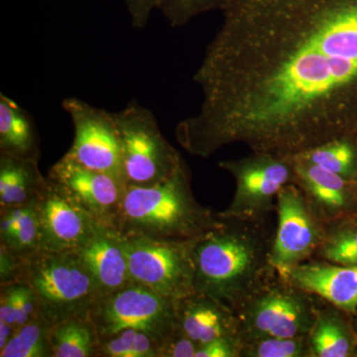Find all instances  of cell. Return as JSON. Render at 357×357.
Segmentation results:
<instances>
[{"label":"cell","mask_w":357,"mask_h":357,"mask_svg":"<svg viewBox=\"0 0 357 357\" xmlns=\"http://www.w3.org/2000/svg\"><path fill=\"white\" fill-rule=\"evenodd\" d=\"M222 13L194 75L201 107L176 128L188 153L357 142V0H229Z\"/></svg>","instance_id":"obj_1"},{"label":"cell","mask_w":357,"mask_h":357,"mask_svg":"<svg viewBox=\"0 0 357 357\" xmlns=\"http://www.w3.org/2000/svg\"><path fill=\"white\" fill-rule=\"evenodd\" d=\"M264 220L222 218L195 239V290L234 312L269 281L273 239Z\"/></svg>","instance_id":"obj_2"},{"label":"cell","mask_w":357,"mask_h":357,"mask_svg":"<svg viewBox=\"0 0 357 357\" xmlns=\"http://www.w3.org/2000/svg\"><path fill=\"white\" fill-rule=\"evenodd\" d=\"M222 218L198 203L185 161L171 177L150 185H128L114 229L126 237L191 241L218 227Z\"/></svg>","instance_id":"obj_3"},{"label":"cell","mask_w":357,"mask_h":357,"mask_svg":"<svg viewBox=\"0 0 357 357\" xmlns=\"http://www.w3.org/2000/svg\"><path fill=\"white\" fill-rule=\"evenodd\" d=\"M21 261V282L34 291L41 316L53 325L68 319H89L102 295L79 253L40 249Z\"/></svg>","instance_id":"obj_4"},{"label":"cell","mask_w":357,"mask_h":357,"mask_svg":"<svg viewBox=\"0 0 357 357\" xmlns=\"http://www.w3.org/2000/svg\"><path fill=\"white\" fill-rule=\"evenodd\" d=\"M314 297L274 275L236 312L241 347L259 338L307 337L319 309Z\"/></svg>","instance_id":"obj_5"},{"label":"cell","mask_w":357,"mask_h":357,"mask_svg":"<svg viewBox=\"0 0 357 357\" xmlns=\"http://www.w3.org/2000/svg\"><path fill=\"white\" fill-rule=\"evenodd\" d=\"M114 117L126 185L157 184L182 165L184 158L166 139L151 110L131 102L114 112Z\"/></svg>","instance_id":"obj_6"},{"label":"cell","mask_w":357,"mask_h":357,"mask_svg":"<svg viewBox=\"0 0 357 357\" xmlns=\"http://www.w3.org/2000/svg\"><path fill=\"white\" fill-rule=\"evenodd\" d=\"M177 302L141 284L102 296L89 319L100 340L126 330L146 333L161 344L178 330Z\"/></svg>","instance_id":"obj_7"},{"label":"cell","mask_w":357,"mask_h":357,"mask_svg":"<svg viewBox=\"0 0 357 357\" xmlns=\"http://www.w3.org/2000/svg\"><path fill=\"white\" fill-rule=\"evenodd\" d=\"M129 273L160 295L178 301L196 293L194 241H171L122 236Z\"/></svg>","instance_id":"obj_8"},{"label":"cell","mask_w":357,"mask_h":357,"mask_svg":"<svg viewBox=\"0 0 357 357\" xmlns=\"http://www.w3.org/2000/svg\"><path fill=\"white\" fill-rule=\"evenodd\" d=\"M218 167L236 181L234 199L227 210L218 213L222 218L264 220L276 208L274 199L282 188L294 183L290 157L251 152L248 156L223 160Z\"/></svg>","instance_id":"obj_9"},{"label":"cell","mask_w":357,"mask_h":357,"mask_svg":"<svg viewBox=\"0 0 357 357\" xmlns=\"http://www.w3.org/2000/svg\"><path fill=\"white\" fill-rule=\"evenodd\" d=\"M278 227L271 249L272 266L280 274L318 252L328 229L312 210L302 190L291 183L277 195Z\"/></svg>","instance_id":"obj_10"},{"label":"cell","mask_w":357,"mask_h":357,"mask_svg":"<svg viewBox=\"0 0 357 357\" xmlns=\"http://www.w3.org/2000/svg\"><path fill=\"white\" fill-rule=\"evenodd\" d=\"M62 107L74 126V141L66 155L86 168L110 174L126 183L114 112L77 98H65Z\"/></svg>","instance_id":"obj_11"},{"label":"cell","mask_w":357,"mask_h":357,"mask_svg":"<svg viewBox=\"0 0 357 357\" xmlns=\"http://www.w3.org/2000/svg\"><path fill=\"white\" fill-rule=\"evenodd\" d=\"M35 206L41 227V250L77 252L102 227L48 177Z\"/></svg>","instance_id":"obj_12"},{"label":"cell","mask_w":357,"mask_h":357,"mask_svg":"<svg viewBox=\"0 0 357 357\" xmlns=\"http://www.w3.org/2000/svg\"><path fill=\"white\" fill-rule=\"evenodd\" d=\"M102 227L114 229L126 185L110 174L86 168L64 155L48 176Z\"/></svg>","instance_id":"obj_13"},{"label":"cell","mask_w":357,"mask_h":357,"mask_svg":"<svg viewBox=\"0 0 357 357\" xmlns=\"http://www.w3.org/2000/svg\"><path fill=\"white\" fill-rule=\"evenodd\" d=\"M294 167V184L298 185L326 227L344 222L357 213V180L342 176L290 157Z\"/></svg>","instance_id":"obj_14"},{"label":"cell","mask_w":357,"mask_h":357,"mask_svg":"<svg viewBox=\"0 0 357 357\" xmlns=\"http://www.w3.org/2000/svg\"><path fill=\"white\" fill-rule=\"evenodd\" d=\"M279 276L340 311H357V266L306 261L291 267Z\"/></svg>","instance_id":"obj_15"},{"label":"cell","mask_w":357,"mask_h":357,"mask_svg":"<svg viewBox=\"0 0 357 357\" xmlns=\"http://www.w3.org/2000/svg\"><path fill=\"white\" fill-rule=\"evenodd\" d=\"M177 319L178 330L199 345L218 338L241 342V325L236 312L202 294L196 292L178 301Z\"/></svg>","instance_id":"obj_16"},{"label":"cell","mask_w":357,"mask_h":357,"mask_svg":"<svg viewBox=\"0 0 357 357\" xmlns=\"http://www.w3.org/2000/svg\"><path fill=\"white\" fill-rule=\"evenodd\" d=\"M77 253L93 274L100 295L114 292L132 282L122 236L116 230L100 227Z\"/></svg>","instance_id":"obj_17"},{"label":"cell","mask_w":357,"mask_h":357,"mask_svg":"<svg viewBox=\"0 0 357 357\" xmlns=\"http://www.w3.org/2000/svg\"><path fill=\"white\" fill-rule=\"evenodd\" d=\"M0 154L39 161L40 143L31 114L13 98L0 93Z\"/></svg>","instance_id":"obj_18"},{"label":"cell","mask_w":357,"mask_h":357,"mask_svg":"<svg viewBox=\"0 0 357 357\" xmlns=\"http://www.w3.org/2000/svg\"><path fill=\"white\" fill-rule=\"evenodd\" d=\"M47 177L38 162L0 154V206L1 210L26 206L38 197Z\"/></svg>","instance_id":"obj_19"},{"label":"cell","mask_w":357,"mask_h":357,"mask_svg":"<svg viewBox=\"0 0 357 357\" xmlns=\"http://www.w3.org/2000/svg\"><path fill=\"white\" fill-rule=\"evenodd\" d=\"M307 340L312 357H349L356 352V338L335 307H319Z\"/></svg>","instance_id":"obj_20"},{"label":"cell","mask_w":357,"mask_h":357,"mask_svg":"<svg viewBox=\"0 0 357 357\" xmlns=\"http://www.w3.org/2000/svg\"><path fill=\"white\" fill-rule=\"evenodd\" d=\"M98 345L100 338L89 319H64L52 328L53 357L98 356Z\"/></svg>","instance_id":"obj_21"},{"label":"cell","mask_w":357,"mask_h":357,"mask_svg":"<svg viewBox=\"0 0 357 357\" xmlns=\"http://www.w3.org/2000/svg\"><path fill=\"white\" fill-rule=\"evenodd\" d=\"M53 324L38 314L25 325L16 328L0 357H53L51 331Z\"/></svg>","instance_id":"obj_22"},{"label":"cell","mask_w":357,"mask_h":357,"mask_svg":"<svg viewBox=\"0 0 357 357\" xmlns=\"http://www.w3.org/2000/svg\"><path fill=\"white\" fill-rule=\"evenodd\" d=\"M295 156L337 174L347 180H357L356 141H328L325 144L319 145Z\"/></svg>","instance_id":"obj_23"},{"label":"cell","mask_w":357,"mask_h":357,"mask_svg":"<svg viewBox=\"0 0 357 357\" xmlns=\"http://www.w3.org/2000/svg\"><path fill=\"white\" fill-rule=\"evenodd\" d=\"M98 356L159 357V342L146 333L122 331L100 340Z\"/></svg>","instance_id":"obj_24"},{"label":"cell","mask_w":357,"mask_h":357,"mask_svg":"<svg viewBox=\"0 0 357 357\" xmlns=\"http://www.w3.org/2000/svg\"><path fill=\"white\" fill-rule=\"evenodd\" d=\"M326 262L342 266H357V222L337 223L333 230L328 229L325 241L318 250Z\"/></svg>","instance_id":"obj_25"},{"label":"cell","mask_w":357,"mask_h":357,"mask_svg":"<svg viewBox=\"0 0 357 357\" xmlns=\"http://www.w3.org/2000/svg\"><path fill=\"white\" fill-rule=\"evenodd\" d=\"M241 356L312 357L307 337H264L245 342Z\"/></svg>","instance_id":"obj_26"},{"label":"cell","mask_w":357,"mask_h":357,"mask_svg":"<svg viewBox=\"0 0 357 357\" xmlns=\"http://www.w3.org/2000/svg\"><path fill=\"white\" fill-rule=\"evenodd\" d=\"M1 248L20 259H24L41 249V227L35 199L28 204L24 215L20 218L10 243Z\"/></svg>","instance_id":"obj_27"},{"label":"cell","mask_w":357,"mask_h":357,"mask_svg":"<svg viewBox=\"0 0 357 357\" xmlns=\"http://www.w3.org/2000/svg\"><path fill=\"white\" fill-rule=\"evenodd\" d=\"M229 0H160L157 9L171 27H183L202 14L222 11Z\"/></svg>","instance_id":"obj_28"},{"label":"cell","mask_w":357,"mask_h":357,"mask_svg":"<svg viewBox=\"0 0 357 357\" xmlns=\"http://www.w3.org/2000/svg\"><path fill=\"white\" fill-rule=\"evenodd\" d=\"M199 347V344L178 328L160 344L159 357H196Z\"/></svg>","instance_id":"obj_29"},{"label":"cell","mask_w":357,"mask_h":357,"mask_svg":"<svg viewBox=\"0 0 357 357\" xmlns=\"http://www.w3.org/2000/svg\"><path fill=\"white\" fill-rule=\"evenodd\" d=\"M17 302L16 328L25 325L39 314V304L34 291L27 284L13 283Z\"/></svg>","instance_id":"obj_30"},{"label":"cell","mask_w":357,"mask_h":357,"mask_svg":"<svg viewBox=\"0 0 357 357\" xmlns=\"http://www.w3.org/2000/svg\"><path fill=\"white\" fill-rule=\"evenodd\" d=\"M241 356V342L232 338H218L213 342L199 345L196 357H239Z\"/></svg>","instance_id":"obj_31"},{"label":"cell","mask_w":357,"mask_h":357,"mask_svg":"<svg viewBox=\"0 0 357 357\" xmlns=\"http://www.w3.org/2000/svg\"><path fill=\"white\" fill-rule=\"evenodd\" d=\"M160 0H126L131 26L134 29H144L151 14L158 7Z\"/></svg>","instance_id":"obj_32"},{"label":"cell","mask_w":357,"mask_h":357,"mask_svg":"<svg viewBox=\"0 0 357 357\" xmlns=\"http://www.w3.org/2000/svg\"><path fill=\"white\" fill-rule=\"evenodd\" d=\"M16 319H17V302H16L14 284L1 285L0 321L16 326Z\"/></svg>","instance_id":"obj_33"},{"label":"cell","mask_w":357,"mask_h":357,"mask_svg":"<svg viewBox=\"0 0 357 357\" xmlns=\"http://www.w3.org/2000/svg\"><path fill=\"white\" fill-rule=\"evenodd\" d=\"M16 326L0 321V351L3 349L15 333Z\"/></svg>","instance_id":"obj_34"}]
</instances>
